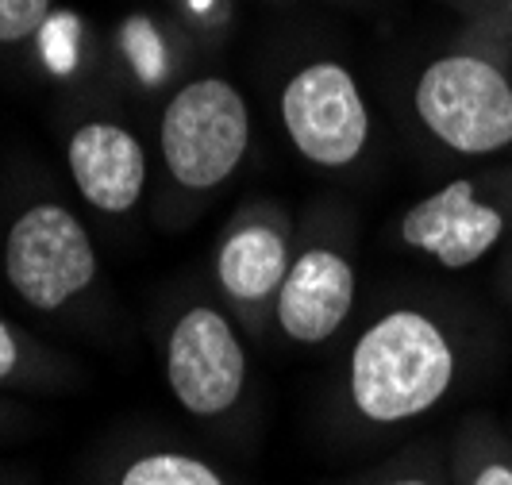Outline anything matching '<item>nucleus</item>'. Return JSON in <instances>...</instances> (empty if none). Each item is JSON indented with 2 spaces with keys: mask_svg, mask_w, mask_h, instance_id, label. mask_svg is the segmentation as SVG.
Returning <instances> with one entry per match:
<instances>
[{
  "mask_svg": "<svg viewBox=\"0 0 512 485\" xmlns=\"http://www.w3.org/2000/svg\"><path fill=\"white\" fill-rule=\"evenodd\" d=\"M120 51L128 54L131 70L143 85H158L166 77V47L147 16H131L120 27Z\"/></svg>",
  "mask_w": 512,
  "mask_h": 485,
  "instance_id": "nucleus-12",
  "label": "nucleus"
},
{
  "mask_svg": "<svg viewBox=\"0 0 512 485\" xmlns=\"http://www.w3.org/2000/svg\"><path fill=\"white\" fill-rule=\"evenodd\" d=\"M70 170L93 208L128 212L147 185V154L120 124H85L70 139Z\"/></svg>",
  "mask_w": 512,
  "mask_h": 485,
  "instance_id": "nucleus-9",
  "label": "nucleus"
},
{
  "mask_svg": "<svg viewBox=\"0 0 512 485\" xmlns=\"http://www.w3.org/2000/svg\"><path fill=\"white\" fill-rule=\"evenodd\" d=\"M285 131L293 147L316 166L355 162L370 135V116L355 85L339 62H312L285 85Z\"/></svg>",
  "mask_w": 512,
  "mask_h": 485,
  "instance_id": "nucleus-5",
  "label": "nucleus"
},
{
  "mask_svg": "<svg viewBox=\"0 0 512 485\" xmlns=\"http://www.w3.org/2000/svg\"><path fill=\"white\" fill-rule=\"evenodd\" d=\"M505 231V216L474 197L466 178L447 181L439 193L412 205L401 220V239L412 251L432 255L447 270H466L493 251Z\"/></svg>",
  "mask_w": 512,
  "mask_h": 485,
  "instance_id": "nucleus-7",
  "label": "nucleus"
},
{
  "mask_svg": "<svg viewBox=\"0 0 512 485\" xmlns=\"http://www.w3.org/2000/svg\"><path fill=\"white\" fill-rule=\"evenodd\" d=\"M455 382V351L436 320L397 308L370 324L351 355L355 409L374 424H405L432 412Z\"/></svg>",
  "mask_w": 512,
  "mask_h": 485,
  "instance_id": "nucleus-1",
  "label": "nucleus"
},
{
  "mask_svg": "<svg viewBox=\"0 0 512 485\" xmlns=\"http://www.w3.org/2000/svg\"><path fill=\"white\" fill-rule=\"evenodd\" d=\"M35 35H39V54L47 70L58 77L74 74L77 54H81V20L74 12H51Z\"/></svg>",
  "mask_w": 512,
  "mask_h": 485,
  "instance_id": "nucleus-13",
  "label": "nucleus"
},
{
  "mask_svg": "<svg viewBox=\"0 0 512 485\" xmlns=\"http://www.w3.org/2000/svg\"><path fill=\"white\" fill-rule=\"evenodd\" d=\"M189 4H193L197 12H208V4H212V0H189Z\"/></svg>",
  "mask_w": 512,
  "mask_h": 485,
  "instance_id": "nucleus-18",
  "label": "nucleus"
},
{
  "mask_svg": "<svg viewBox=\"0 0 512 485\" xmlns=\"http://www.w3.org/2000/svg\"><path fill=\"white\" fill-rule=\"evenodd\" d=\"M51 16V0H0V43H20Z\"/></svg>",
  "mask_w": 512,
  "mask_h": 485,
  "instance_id": "nucleus-14",
  "label": "nucleus"
},
{
  "mask_svg": "<svg viewBox=\"0 0 512 485\" xmlns=\"http://www.w3.org/2000/svg\"><path fill=\"white\" fill-rule=\"evenodd\" d=\"M412 101L424 128L451 151L497 154L512 143V85L486 58H436L416 81Z\"/></svg>",
  "mask_w": 512,
  "mask_h": 485,
  "instance_id": "nucleus-2",
  "label": "nucleus"
},
{
  "mask_svg": "<svg viewBox=\"0 0 512 485\" xmlns=\"http://www.w3.org/2000/svg\"><path fill=\"white\" fill-rule=\"evenodd\" d=\"M120 485H224L220 474L189 455H147L131 462Z\"/></svg>",
  "mask_w": 512,
  "mask_h": 485,
  "instance_id": "nucleus-11",
  "label": "nucleus"
},
{
  "mask_svg": "<svg viewBox=\"0 0 512 485\" xmlns=\"http://www.w3.org/2000/svg\"><path fill=\"white\" fill-rule=\"evenodd\" d=\"M393 485H432V482H424V478H401V482H393Z\"/></svg>",
  "mask_w": 512,
  "mask_h": 485,
  "instance_id": "nucleus-17",
  "label": "nucleus"
},
{
  "mask_svg": "<svg viewBox=\"0 0 512 485\" xmlns=\"http://www.w3.org/2000/svg\"><path fill=\"white\" fill-rule=\"evenodd\" d=\"M470 485H512V466H505V462H486L470 478Z\"/></svg>",
  "mask_w": 512,
  "mask_h": 485,
  "instance_id": "nucleus-15",
  "label": "nucleus"
},
{
  "mask_svg": "<svg viewBox=\"0 0 512 485\" xmlns=\"http://www.w3.org/2000/svg\"><path fill=\"white\" fill-rule=\"evenodd\" d=\"M12 366H16V343H12V332L0 324V378L12 374Z\"/></svg>",
  "mask_w": 512,
  "mask_h": 485,
  "instance_id": "nucleus-16",
  "label": "nucleus"
},
{
  "mask_svg": "<svg viewBox=\"0 0 512 485\" xmlns=\"http://www.w3.org/2000/svg\"><path fill=\"white\" fill-rule=\"evenodd\" d=\"M251 116L239 89L220 77H201L185 85L162 116V154L170 174L185 189H212L247 151Z\"/></svg>",
  "mask_w": 512,
  "mask_h": 485,
  "instance_id": "nucleus-3",
  "label": "nucleus"
},
{
  "mask_svg": "<svg viewBox=\"0 0 512 485\" xmlns=\"http://www.w3.org/2000/svg\"><path fill=\"white\" fill-rule=\"evenodd\" d=\"M4 266L12 289L27 305L54 312L97 278V251L66 208L39 205L8 231Z\"/></svg>",
  "mask_w": 512,
  "mask_h": 485,
  "instance_id": "nucleus-4",
  "label": "nucleus"
},
{
  "mask_svg": "<svg viewBox=\"0 0 512 485\" xmlns=\"http://www.w3.org/2000/svg\"><path fill=\"white\" fill-rule=\"evenodd\" d=\"M355 305V270L335 251H305L278 289V320L297 343H324Z\"/></svg>",
  "mask_w": 512,
  "mask_h": 485,
  "instance_id": "nucleus-8",
  "label": "nucleus"
},
{
  "mask_svg": "<svg viewBox=\"0 0 512 485\" xmlns=\"http://www.w3.org/2000/svg\"><path fill=\"white\" fill-rule=\"evenodd\" d=\"M166 378L178 405L193 416H216L239 401L247 382V358L220 312L189 308L174 324Z\"/></svg>",
  "mask_w": 512,
  "mask_h": 485,
  "instance_id": "nucleus-6",
  "label": "nucleus"
},
{
  "mask_svg": "<svg viewBox=\"0 0 512 485\" xmlns=\"http://www.w3.org/2000/svg\"><path fill=\"white\" fill-rule=\"evenodd\" d=\"M216 274L220 285L228 289L235 301H262L274 289H282L289 262H285L282 235L266 224H251V228L235 231L224 251L216 258Z\"/></svg>",
  "mask_w": 512,
  "mask_h": 485,
  "instance_id": "nucleus-10",
  "label": "nucleus"
}]
</instances>
